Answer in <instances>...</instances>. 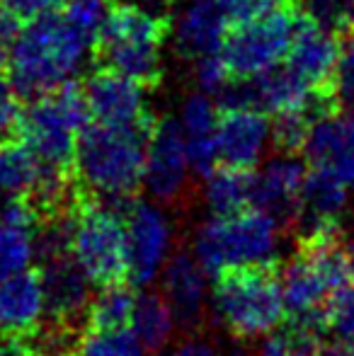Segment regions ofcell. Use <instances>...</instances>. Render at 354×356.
Returning <instances> with one entry per match:
<instances>
[{
  "mask_svg": "<svg viewBox=\"0 0 354 356\" xmlns=\"http://www.w3.org/2000/svg\"><path fill=\"white\" fill-rule=\"evenodd\" d=\"M151 129H114L88 122L76 145V179L88 197L124 211L143 184Z\"/></svg>",
  "mask_w": 354,
  "mask_h": 356,
  "instance_id": "obj_1",
  "label": "cell"
},
{
  "mask_svg": "<svg viewBox=\"0 0 354 356\" xmlns=\"http://www.w3.org/2000/svg\"><path fill=\"white\" fill-rule=\"evenodd\" d=\"M172 37V15L131 0H112L95 42L92 66L109 68L153 90L163 80V47Z\"/></svg>",
  "mask_w": 354,
  "mask_h": 356,
  "instance_id": "obj_2",
  "label": "cell"
},
{
  "mask_svg": "<svg viewBox=\"0 0 354 356\" xmlns=\"http://www.w3.org/2000/svg\"><path fill=\"white\" fill-rule=\"evenodd\" d=\"M88 54L90 44L56 8L24 22L13 44L5 73L22 97L34 99L71 80Z\"/></svg>",
  "mask_w": 354,
  "mask_h": 356,
  "instance_id": "obj_3",
  "label": "cell"
},
{
  "mask_svg": "<svg viewBox=\"0 0 354 356\" xmlns=\"http://www.w3.org/2000/svg\"><path fill=\"white\" fill-rule=\"evenodd\" d=\"M352 269L354 248L342 243L340 233L298 243V250L277 272L289 323L323 332L330 298L350 279Z\"/></svg>",
  "mask_w": 354,
  "mask_h": 356,
  "instance_id": "obj_4",
  "label": "cell"
},
{
  "mask_svg": "<svg viewBox=\"0 0 354 356\" xmlns=\"http://www.w3.org/2000/svg\"><path fill=\"white\" fill-rule=\"evenodd\" d=\"M282 245V223L262 209L233 216H211L194 233V257L202 269L218 277L228 269L274 267Z\"/></svg>",
  "mask_w": 354,
  "mask_h": 356,
  "instance_id": "obj_5",
  "label": "cell"
},
{
  "mask_svg": "<svg viewBox=\"0 0 354 356\" xmlns=\"http://www.w3.org/2000/svg\"><path fill=\"white\" fill-rule=\"evenodd\" d=\"M90 122L86 95L78 80H66L51 92L39 95L22 109L17 138L29 148L42 168L76 172V145Z\"/></svg>",
  "mask_w": 354,
  "mask_h": 356,
  "instance_id": "obj_6",
  "label": "cell"
},
{
  "mask_svg": "<svg viewBox=\"0 0 354 356\" xmlns=\"http://www.w3.org/2000/svg\"><path fill=\"white\" fill-rule=\"evenodd\" d=\"M211 308L231 337H265L284 320L279 274L274 272V267H246L221 272L211 293Z\"/></svg>",
  "mask_w": 354,
  "mask_h": 356,
  "instance_id": "obj_7",
  "label": "cell"
},
{
  "mask_svg": "<svg viewBox=\"0 0 354 356\" xmlns=\"http://www.w3.org/2000/svg\"><path fill=\"white\" fill-rule=\"evenodd\" d=\"M296 17V0H277L260 17L231 24L218 49L228 78L246 80L282 63L291 44Z\"/></svg>",
  "mask_w": 354,
  "mask_h": 356,
  "instance_id": "obj_8",
  "label": "cell"
},
{
  "mask_svg": "<svg viewBox=\"0 0 354 356\" xmlns=\"http://www.w3.org/2000/svg\"><path fill=\"white\" fill-rule=\"evenodd\" d=\"M71 254L92 284L127 282V233L122 211L83 194L76 207Z\"/></svg>",
  "mask_w": 354,
  "mask_h": 356,
  "instance_id": "obj_9",
  "label": "cell"
},
{
  "mask_svg": "<svg viewBox=\"0 0 354 356\" xmlns=\"http://www.w3.org/2000/svg\"><path fill=\"white\" fill-rule=\"evenodd\" d=\"M122 218L127 233V282L141 289L156 282L170 259L175 225L166 209L141 199H131Z\"/></svg>",
  "mask_w": 354,
  "mask_h": 356,
  "instance_id": "obj_10",
  "label": "cell"
},
{
  "mask_svg": "<svg viewBox=\"0 0 354 356\" xmlns=\"http://www.w3.org/2000/svg\"><path fill=\"white\" fill-rule=\"evenodd\" d=\"M90 122L114 129H153L156 114L148 104L141 83L114 73L109 68L92 66V73L83 80Z\"/></svg>",
  "mask_w": 354,
  "mask_h": 356,
  "instance_id": "obj_11",
  "label": "cell"
},
{
  "mask_svg": "<svg viewBox=\"0 0 354 356\" xmlns=\"http://www.w3.org/2000/svg\"><path fill=\"white\" fill-rule=\"evenodd\" d=\"M44 291V325L63 330L76 337L88 327V310L95 296V284L73 254L47 259L39 269Z\"/></svg>",
  "mask_w": 354,
  "mask_h": 356,
  "instance_id": "obj_12",
  "label": "cell"
},
{
  "mask_svg": "<svg viewBox=\"0 0 354 356\" xmlns=\"http://www.w3.org/2000/svg\"><path fill=\"white\" fill-rule=\"evenodd\" d=\"M350 207V184L328 168L306 170L291 225L298 243L340 233L342 216Z\"/></svg>",
  "mask_w": 354,
  "mask_h": 356,
  "instance_id": "obj_13",
  "label": "cell"
},
{
  "mask_svg": "<svg viewBox=\"0 0 354 356\" xmlns=\"http://www.w3.org/2000/svg\"><path fill=\"white\" fill-rule=\"evenodd\" d=\"M189 158L184 134L172 117L156 119L146 143L143 184L158 204H177L189 184Z\"/></svg>",
  "mask_w": 354,
  "mask_h": 356,
  "instance_id": "obj_14",
  "label": "cell"
},
{
  "mask_svg": "<svg viewBox=\"0 0 354 356\" xmlns=\"http://www.w3.org/2000/svg\"><path fill=\"white\" fill-rule=\"evenodd\" d=\"M337 54H340V34L318 24L298 8L291 44L284 58L287 66L311 90H332Z\"/></svg>",
  "mask_w": 354,
  "mask_h": 356,
  "instance_id": "obj_15",
  "label": "cell"
},
{
  "mask_svg": "<svg viewBox=\"0 0 354 356\" xmlns=\"http://www.w3.org/2000/svg\"><path fill=\"white\" fill-rule=\"evenodd\" d=\"M161 296L170 308L175 325L182 330H197L209 305V274L192 252L170 254L158 274Z\"/></svg>",
  "mask_w": 354,
  "mask_h": 356,
  "instance_id": "obj_16",
  "label": "cell"
},
{
  "mask_svg": "<svg viewBox=\"0 0 354 356\" xmlns=\"http://www.w3.org/2000/svg\"><path fill=\"white\" fill-rule=\"evenodd\" d=\"M269 141V119L257 109L218 107L216 158L218 165L255 170Z\"/></svg>",
  "mask_w": 354,
  "mask_h": 356,
  "instance_id": "obj_17",
  "label": "cell"
},
{
  "mask_svg": "<svg viewBox=\"0 0 354 356\" xmlns=\"http://www.w3.org/2000/svg\"><path fill=\"white\" fill-rule=\"evenodd\" d=\"M44 291L39 272L0 279V337L27 342L44 325Z\"/></svg>",
  "mask_w": 354,
  "mask_h": 356,
  "instance_id": "obj_18",
  "label": "cell"
},
{
  "mask_svg": "<svg viewBox=\"0 0 354 356\" xmlns=\"http://www.w3.org/2000/svg\"><path fill=\"white\" fill-rule=\"evenodd\" d=\"M306 170L298 155L279 153L252 172V207L274 216L279 223H291Z\"/></svg>",
  "mask_w": 354,
  "mask_h": 356,
  "instance_id": "obj_19",
  "label": "cell"
},
{
  "mask_svg": "<svg viewBox=\"0 0 354 356\" xmlns=\"http://www.w3.org/2000/svg\"><path fill=\"white\" fill-rule=\"evenodd\" d=\"M301 153L311 165L332 170L354 187V107L318 119Z\"/></svg>",
  "mask_w": 354,
  "mask_h": 356,
  "instance_id": "obj_20",
  "label": "cell"
},
{
  "mask_svg": "<svg viewBox=\"0 0 354 356\" xmlns=\"http://www.w3.org/2000/svg\"><path fill=\"white\" fill-rule=\"evenodd\" d=\"M228 27L221 0H189L177 22L172 19V37L177 51L189 61H197L218 54Z\"/></svg>",
  "mask_w": 354,
  "mask_h": 356,
  "instance_id": "obj_21",
  "label": "cell"
},
{
  "mask_svg": "<svg viewBox=\"0 0 354 356\" xmlns=\"http://www.w3.org/2000/svg\"><path fill=\"white\" fill-rule=\"evenodd\" d=\"M39 213L29 197L0 202V279L27 272L37 259L34 225Z\"/></svg>",
  "mask_w": 354,
  "mask_h": 356,
  "instance_id": "obj_22",
  "label": "cell"
},
{
  "mask_svg": "<svg viewBox=\"0 0 354 356\" xmlns=\"http://www.w3.org/2000/svg\"><path fill=\"white\" fill-rule=\"evenodd\" d=\"M216 119L218 107L211 102V97L204 92H197L187 97L182 107V134L187 145L189 168L197 175L207 177L218 165L216 158Z\"/></svg>",
  "mask_w": 354,
  "mask_h": 356,
  "instance_id": "obj_23",
  "label": "cell"
},
{
  "mask_svg": "<svg viewBox=\"0 0 354 356\" xmlns=\"http://www.w3.org/2000/svg\"><path fill=\"white\" fill-rule=\"evenodd\" d=\"M252 172L255 170L216 165L207 175L204 202L211 216H233L252 207Z\"/></svg>",
  "mask_w": 354,
  "mask_h": 356,
  "instance_id": "obj_24",
  "label": "cell"
},
{
  "mask_svg": "<svg viewBox=\"0 0 354 356\" xmlns=\"http://www.w3.org/2000/svg\"><path fill=\"white\" fill-rule=\"evenodd\" d=\"M175 318H172L170 308L163 300L161 293L153 291H143L136 293V303H134V313L129 320V330L136 334L141 347L146 352H161L168 347V342L175 334Z\"/></svg>",
  "mask_w": 354,
  "mask_h": 356,
  "instance_id": "obj_25",
  "label": "cell"
},
{
  "mask_svg": "<svg viewBox=\"0 0 354 356\" xmlns=\"http://www.w3.org/2000/svg\"><path fill=\"white\" fill-rule=\"evenodd\" d=\"M39 177V163L29 148L15 138H0V202L29 197Z\"/></svg>",
  "mask_w": 354,
  "mask_h": 356,
  "instance_id": "obj_26",
  "label": "cell"
},
{
  "mask_svg": "<svg viewBox=\"0 0 354 356\" xmlns=\"http://www.w3.org/2000/svg\"><path fill=\"white\" fill-rule=\"evenodd\" d=\"M134 303H136V291L127 286V282L104 286L102 293L92 296L88 310V327H129Z\"/></svg>",
  "mask_w": 354,
  "mask_h": 356,
  "instance_id": "obj_27",
  "label": "cell"
},
{
  "mask_svg": "<svg viewBox=\"0 0 354 356\" xmlns=\"http://www.w3.org/2000/svg\"><path fill=\"white\" fill-rule=\"evenodd\" d=\"M76 349V356H146V349L129 327H86Z\"/></svg>",
  "mask_w": 354,
  "mask_h": 356,
  "instance_id": "obj_28",
  "label": "cell"
},
{
  "mask_svg": "<svg viewBox=\"0 0 354 356\" xmlns=\"http://www.w3.org/2000/svg\"><path fill=\"white\" fill-rule=\"evenodd\" d=\"M321 349V332L298 323L277 327L265 334L257 356H316Z\"/></svg>",
  "mask_w": 354,
  "mask_h": 356,
  "instance_id": "obj_29",
  "label": "cell"
},
{
  "mask_svg": "<svg viewBox=\"0 0 354 356\" xmlns=\"http://www.w3.org/2000/svg\"><path fill=\"white\" fill-rule=\"evenodd\" d=\"M109 5H112V0H61L58 13L86 39L90 44V51H92L95 42H97L99 32H102Z\"/></svg>",
  "mask_w": 354,
  "mask_h": 356,
  "instance_id": "obj_30",
  "label": "cell"
},
{
  "mask_svg": "<svg viewBox=\"0 0 354 356\" xmlns=\"http://www.w3.org/2000/svg\"><path fill=\"white\" fill-rule=\"evenodd\" d=\"M325 330H330L337 342L354 347V269L350 279L330 298L325 315Z\"/></svg>",
  "mask_w": 354,
  "mask_h": 356,
  "instance_id": "obj_31",
  "label": "cell"
},
{
  "mask_svg": "<svg viewBox=\"0 0 354 356\" xmlns=\"http://www.w3.org/2000/svg\"><path fill=\"white\" fill-rule=\"evenodd\" d=\"M298 8L318 24L337 34L354 32V0H296Z\"/></svg>",
  "mask_w": 354,
  "mask_h": 356,
  "instance_id": "obj_32",
  "label": "cell"
},
{
  "mask_svg": "<svg viewBox=\"0 0 354 356\" xmlns=\"http://www.w3.org/2000/svg\"><path fill=\"white\" fill-rule=\"evenodd\" d=\"M332 90L342 109L354 107V32L340 34V54H337Z\"/></svg>",
  "mask_w": 354,
  "mask_h": 356,
  "instance_id": "obj_33",
  "label": "cell"
},
{
  "mask_svg": "<svg viewBox=\"0 0 354 356\" xmlns=\"http://www.w3.org/2000/svg\"><path fill=\"white\" fill-rule=\"evenodd\" d=\"M22 109V95L10 83L8 73L0 71V138L17 136Z\"/></svg>",
  "mask_w": 354,
  "mask_h": 356,
  "instance_id": "obj_34",
  "label": "cell"
},
{
  "mask_svg": "<svg viewBox=\"0 0 354 356\" xmlns=\"http://www.w3.org/2000/svg\"><path fill=\"white\" fill-rule=\"evenodd\" d=\"M228 80L231 78H228V71L218 54L197 58V83L204 95H218Z\"/></svg>",
  "mask_w": 354,
  "mask_h": 356,
  "instance_id": "obj_35",
  "label": "cell"
},
{
  "mask_svg": "<svg viewBox=\"0 0 354 356\" xmlns=\"http://www.w3.org/2000/svg\"><path fill=\"white\" fill-rule=\"evenodd\" d=\"M277 0H221L228 24H241L265 15Z\"/></svg>",
  "mask_w": 354,
  "mask_h": 356,
  "instance_id": "obj_36",
  "label": "cell"
},
{
  "mask_svg": "<svg viewBox=\"0 0 354 356\" xmlns=\"http://www.w3.org/2000/svg\"><path fill=\"white\" fill-rule=\"evenodd\" d=\"M19 29H22V22L0 0V71H5V66H8L10 51H13V44L17 39Z\"/></svg>",
  "mask_w": 354,
  "mask_h": 356,
  "instance_id": "obj_37",
  "label": "cell"
},
{
  "mask_svg": "<svg viewBox=\"0 0 354 356\" xmlns=\"http://www.w3.org/2000/svg\"><path fill=\"white\" fill-rule=\"evenodd\" d=\"M3 5L19 22H29V19L39 17V15L56 10L61 5V0H3Z\"/></svg>",
  "mask_w": 354,
  "mask_h": 356,
  "instance_id": "obj_38",
  "label": "cell"
},
{
  "mask_svg": "<svg viewBox=\"0 0 354 356\" xmlns=\"http://www.w3.org/2000/svg\"><path fill=\"white\" fill-rule=\"evenodd\" d=\"M172 356H218V352L204 339H187L172 352Z\"/></svg>",
  "mask_w": 354,
  "mask_h": 356,
  "instance_id": "obj_39",
  "label": "cell"
},
{
  "mask_svg": "<svg viewBox=\"0 0 354 356\" xmlns=\"http://www.w3.org/2000/svg\"><path fill=\"white\" fill-rule=\"evenodd\" d=\"M0 356H32V354H29V349L22 342L0 337Z\"/></svg>",
  "mask_w": 354,
  "mask_h": 356,
  "instance_id": "obj_40",
  "label": "cell"
},
{
  "mask_svg": "<svg viewBox=\"0 0 354 356\" xmlns=\"http://www.w3.org/2000/svg\"><path fill=\"white\" fill-rule=\"evenodd\" d=\"M316 356H354V347L352 344H345V342H335V344H328V347L318 349Z\"/></svg>",
  "mask_w": 354,
  "mask_h": 356,
  "instance_id": "obj_41",
  "label": "cell"
},
{
  "mask_svg": "<svg viewBox=\"0 0 354 356\" xmlns=\"http://www.w3.org/2000/svg\"><path fill=\"white\" fill-rule=\"evenodd\" d=\"M131 3H138L148 10H156V13H166L170 15V8L175 5V0H131Z\"/></svg>",
  "mask_w": 354,
  "mask_h": 356,
  "instance_id": "obj_42",
  "label": "cell"
},
{
  "mask_svg": "<svg viewBox=\"0 0 354 356\" xmlns=\"http://www.w3.org/2000/svg\"><path fill=\"white\" fill-rule=\"evenodd\" d=\"M39 356H76L73 352H58V354H39Z\"/></svg>",
  "mask_w": 354,
  "mask_h": 356,
  "instance_id": "obj_43",
  "label": "cell"
}]
</instances>
